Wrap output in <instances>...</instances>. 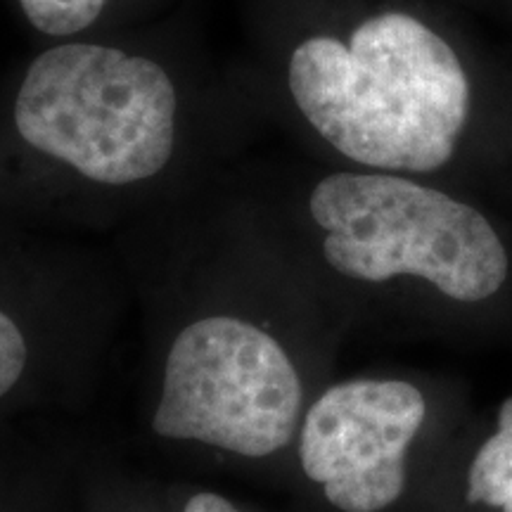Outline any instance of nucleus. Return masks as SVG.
<instances>
[{"label":"nucleus","instance_id":"obj_1","mask_svg":"<svg viewBox=\"0 0 512 512\" xmlns=\"http://www.w3.org/2000/svg\"><path fill=\"white\" fill-rule=\"evenodd\" d=\"M287 57L306 128L351 169L512 197V60L444 0H342Z\"/></svg>","mask_w":512,"mask_h":512},{"label":"nucleus","instance_id":"obj_2","mask_svg":"<svg viewBox=\"0 0 512 512\" xmlns=\"http://www.w3.org/2000/svg\"><path fill=\"white\" fill-rule=\"evenodd\" d=\"M306 214L323 264L363 287H408L456 311L512 297V238L482 197L406 174L337 169L313 181Z\"/></svg>","mask_w":512,"mask_h":512},{"label":"nucleus","instance_id":"obj_3","mask_svg":"<svg viewBox=\"0 0 512 512\" xmlns=\"http://www.w3.org/2000/svg\"><path fill=\"white\" fill-rule=\"evenodd\" d=\"M176 119L178 93L162 64L98 43H60L34 57L8 105L15 143L102 185L162 174Z\"/></svg>","mask_w":512,"mask_h":512},{"label":"nucleus","instance_id":"obj_4","mask_svg":"<svg viewBox=\"0 0 512 512\" xmlns=\"http://www.w3.org/2000/svg\"><path fill=\"white\" fill-rule=\"evenodd\" d=\"M304 411L302 375L283 342L216 313L185 325L166 351L152 432L261 460L297 439Z\"/></svg>","mask_w":512,"mask_h":512},{"label":"nucleus","instance_id":"obj_5","mask_svg":"<svg viewBox=\"0 0 512 512\" xmlns=\"http://www.w3.org/2000/svg\"><path fill=\"white\" fill-rule=\"evenodd\" d=\"M427 396L401 377L330 384L304 411L297 458L339 512H384L408 484V458L427 420Z\"/></svg>","mask_w":512,"mask_h":512},{"label":"nucleus","instance_id":"obj_6","mask_svg":"<svg viewBox=\"0 0 512 512\" xmlns=\"http://www.w3.org/2000/svg\"><path fill=\"white\" fill-rule=\"evenodd\" d=\"M467 501L512 512V396L498 408L496 430L472 458L467 470Z\"/></svg>","mask_w":512,"mask_h":512},{"label":"nucleus","instance_id":"obj_7","mask_svg":"<svg viewBox=\"0 0 512 512\" xmlns=\"http://www.w3.org/2000/svg\"><path fill=\"white\" fill-rule=\"evenodd\" d=\"M19 12L46 36H74L102 15L107 0H15Z\"/></svg>","mask_w":512,"mask_h":512},{"label":"nucleus","instance_id":"obj_8","mask_svg":"<svg viewBox=\"0 0 512 512\" xmlns=\"http://www.w3.org/2000/svg\"><path fill=\"white\" fill-rule=\"evenodd\" d=\"M178 512H245L240 505H235L230 498L216 494V491H197L190 498H185Z\"/></svg>","mask_w":512,"mask_h":512},{"label":"nucleus","instance_id":"obj_9","mask_svg":"<svg viewBox=\"0 0 512 512\" xmlns=\"http://www.w3.org/2000/svg\"><path fill=\"white\" fill-rule=\"evenodd\" d=\"M467 10L486 12V15L512 22V0H463Z\"/></svg>","mask_w":512,"mask_h":512}]
</instances>
